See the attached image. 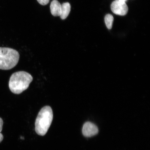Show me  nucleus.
<instances>
[{"mask_svg":"<svg viewBox=\"0 0 150 150\" xmlns=\"http://www.w3.org/2000/svg\"><path fill=\"white\" fill-rule=\"evenodd\" d=\"M33 77L25 71H18L13 74L9 82V87L12 93L19 94L28 89L33 81Z\"/></svg>","mask_w":150,"mask_h":150,"instance_id":"obj_1","label":"nucleus"},{"mask_svg":"<svg viewBox=\"0 0 150 150\" xmlns=\"http://www.w3.org/2000/svg\"><path fill=\"white\" fill-rule=\"evenodd\" d=\"M53 114L50 106H46L41 109L35 122V131L41 136L45 135L51 125Z\"/></svg>","mask_w":150,"mask_h":150,"instance_id":"obj_2","label":"nucleus"},{"mask_svg":"<svg viewBox=\"0 0 150 150\" xmlns=\"http://www.w3.org/2000/svg\"><path fill=\"white\" fill-rule=\"evenodd\" d=\"M20 54L16 50L7 47H0V69L9 70L16 66Z\"/></svg>","mask_w":150,"mask_h":150,"instance_id":"obj_3","label":"nucleus"},{"mask_svg":"<svg viewBox=\"0 0 150 150\" xmlns=\"http://www.w3.org/2000/svg\"><path fill=\"white\" fill-rule=\"evenodd\" d=\"M111 9L114 13L120 16H125L128 11V7L126 3L119 0H116L112 2Z\"/></svg>","mask_w":150,"mask_h":150,"instance_id":"obj_4","label":"nucleus"},{"mask_svg":"<svg viewBox=\"0 0 150 150\" xmlns=\"http://www.w3.org/2000/svg\"><path fill=\"white\" fill-rule=\"evenodd\" d=\"M82 134L83 135L89 137L98 134V129L96 125L91 122H86L84 124L82 128Z\"/></svg>","mask_w":150,"mask_h":150,"instance_id":"obj_5","label":"nucleus"},{"mask_svg":"<svg viewBox=\"0 0 150 150\" xmlns=\"http://www.w3.org/2000/svg\"><path fill=\"white\" fill-rule=\"evenodd\" d=\"M50 12L54 16H60L62 13V6L57 0H53L50 5Z\"/></svg>","mask_w":150,"mask_h":150,"instance_id":"obj_6","label":"nucleus"},{"mask_svg":"<svg viewBox=\"0 0 150 150\" xmlns=\"http://www.w3.org/2000/svg\"><path fill=\"white\" fill-rule=\"evenodd\" d=\"M62 13L60 17L61 19L65 20L68 16L71 11V6L68 2L63 3L61 5Z\"/></svg>","mask_w":150,"mask_h":150,"instance_id":"obj_7","label":"nucleus"},{"mask_svg":"<svg viewBox=\"0 0 150 150\" xmlns=\"http://www.w3.org/2000/svg\"><path fill=\"white\" fill-rule=\"evenodd\" d=\"M114 21L113 16L110 14L106 15L105 18V22L107 27L108 29H112Z\"/></svg>","mask_w":150,"mask_h":150,"instance_id":"obj_8","label":"nucleus"},{"mask_svg":"<svg viewBox=\"0 0 150 150\" xmlns=\"http://www.w3.org/2000/svg\"><path fill=\"white\" fill-rule=\"evenodd\" d=\"M39 4L43 6L46 5L49 3L50 0H37Z\"/></svg>","mask_w":150,"mask_h":150,"instance_id":"obj_9","label":"nucleus"},{"mask_svg":"<svg viewBox=\"0 0 150 150\" xmlns=\"http://www.w3.org/2000/svg\"><path fill=\"white\" fill-rule=\"evenodd\" d=\"M3 121L2 119L0 117V133L1 132L2 130L3 126Z\"/></svg>","mask_w":150,"mask_h":150,"instance_id":"obj_10","label":"nucleus"},{"mask_svg":"<svg viewBox=\"0 0 150 150\" xmlns=\"http://www.w3.org/2000/svg\"><path fill=\"white\" fill-rule=\"evenodd\" d=\"M3 138V135L1 133H0V143H1V142L2 141Z\"/></svg>","mask_w":150,"mask_h":150,"instance_id":"obj_11","label":"nucleus"},{"mask_svg":"<svg viewBox=\"0 0 150 150\" xmlns=\"http://www.w3.org/2000/svg\"><path fill=\"white\" fill-rule=\"evenodd\" d=\"M120 1H122L125 2L127 1V0H119Z\"/></svg>","mask_w":150,"mask_h":150,"instance_id":"obj_12","label":"nucleus"}]
</instances>
